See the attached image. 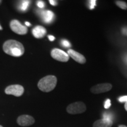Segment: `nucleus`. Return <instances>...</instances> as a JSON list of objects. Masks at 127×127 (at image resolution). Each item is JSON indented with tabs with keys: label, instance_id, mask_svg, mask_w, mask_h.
<instances>
[{
	"label": "nucleus",
	"instance_id": "nucleus-1",
	"mask_svg": "<svg viewBox=\"0 0 127 127\" xmlns=\"http://www.w3.org/2000/svg\"><path fill=\"white\" fill-rule=\"evenodd\" d=\"M3 50L7 54L17 57L23 55L25 51L23 44L14 39L5 41L3 45Z\"/></svg>",
	"mask_w": 127,
	"mask_h": 127
},
{
	"label": "nucleus",
	"instance_id": "nucleus-2",
	"mask_svg": "<svg viewBox=\"0 0 127 127\" xmlns=\"http://www.w3.org/2000/svg\"><path fill=\"white\" fill-rule=\"evenodd\" d=\"M57 79L54 75H48L42 78L38 83V87L41 91L48 93L52 91L57 85Z\"/></svg>",
	"mask_w": 127,
	"mask_h": 127
},
{
	"label": "nucleus",
	"instance_id": "nucleus-3",
	"mask_svg": "<svg viewBox=\"0 0 127 127\" xmlns=\"http://www.w3.org/2000/svg\"><path fill=\"white\" fill-rule=\"evenodd\" d=\"M86 105L82 102H76L69 104L66 108V111L70 114H78L85 112Z\"/></svg>",
	"mask_w": 127,
	"mask_h": 127
},
{
	"label": "nucleus",
	"instance_id": "nucleus-4",
	"mask_svg": "<svg viewBox=\"0 0 127 127\" xmlns=\"http://www.w3.org/2000/svg\"><path fill=\"white\" fill-rule=\"evenodd\" d=\"M10 28L16 34L19 35H25L27 33V27L24 26L18 20H12L10 23Z\"/></svg>",
	"mask_w": 127,
	"mask_h": 127
},
{
	"label": "nucleus",
	"instance_id": "nucleus-5",
	"mask_svg": "<svg viewBox=\"0 0 127 127\" xmlns=\"http://www.w3.org/2000/svg\"><path fill=\"white\" fill-rule=\"evenodd\" d=\"M51 55L54 60L61 62H67L69 59L67 53L58 48L53 49L51 52Z\"/></svg>",
	"mask_w": 127,
	"mask_h": 127
},
{
	"label": "nucleus",
	"instance_id": "nucleus-6",
	"mask_svg": "<svg viewBox=\"0 0 127 127\" xmlns=\"http://www.w3.org/2000/svg\"><path fill=\"white\" fill-rule=\"evenodd\" d=\"M24 88L20 85H9L6 88L5 93L6 94L12 95L15 96H20L23 94Z\"/></svg>",
	"mask_w": 127,
	"mask_h": 127
},
{
	"label": "nucleus",
	"instance_id": "nucleus-7",
	"mask_svg": "<svg viewBox=\"0 0 127 127\" xmlns=\"http://www.w3.org/2000/svg\"><path fill=\"white\" fill-rule=\"evenodd\" d=\"M112 85L109 83L99 84L91 88V92L93 94H101L108 92L112 89Z\"/></svg>",
	"mask_w": 127,
	"mask_h": 127
},
{
	"label": "nucleus",
	"instance_id": "nucleus-8",
	"mask_svg": "<svg viewBox=\"0 0 127 127\" xmlns=\"http://www.w3.org/2000/svg\"><path fill=\"white\" fill-rule=\"evenodd\" d=\"M35 123V120L32 117L28 115H21L17 119V123L22 127H28L32 125Z\"/></svg>",
	"mask_w": 127,
	"mask_h": 127
},
{
	"label": "nucleus",
	"instance_id": "nucleus-9",
	"mask_svg": "<svg viewBox=\"0 0 127 127\" xmlns=\"http://www.w3.org/2000/svg\"><path fill=\"white\" fill-rule=\"evenodd\" d=\"M68 55L69 57L70 56L73 60H75L77 63L79 64H83L86 63V59L83 55L81 54L80 53L78 52L73 50H68Z\"/></svg>",
	"mask_w": 127,
	"mask_h": 127
},
{
	"label": "nucleus",
	"instance_id": "nucleus-10",
	"mask_svg": "<svg viewBox=\"0 0 127 127\" xmlns=\"http://www.w3.org/2000/svg\"><path fill=\"white\" fill-rule=\"evenodd\" d=\"M32 32L33 35L36 38H41L45 36L46 33H47V30L44 27L38 25L34 28H33Z\"/></svg>",
	"mask_w": 127,
	"mask_h": 127
},
{
	"label": "nucleus",
	"instance_id": "nucleus-11",
	"mask_svg": "<svg viewBox=\"0 0 127 127\" xmlns=\"http://www.w3.org/2000/svg\"><path fill=\"white\" fill-rule=\"evenodd\" d=\"M113 122L112 120L102 118L98 120L95 122L93 124V127H111Z\"/></svg>",
	"mask_w": 127,
	"mask_h": 127
},
{
	"label": "nucleus",
	"instance_id": "nucleus-12",
	"mask_svg": "<svg viewBox=\"0 0 127 127\" xmlns=\"http://www.w3.org/2000/svg\"><path fill=\"white\" fill-rule=\"evenodd\" d=\"M41 17L44 22L45 23H50L54 20V14L51 11H44L41 12Z\"/></svg>",
	"mask_w": 127,
	"mask_h": 127
},
{
	"label": "nucleus",
	"instance_id": "nucleus-13",
	"mask_svg": "<svg viewBox=\"0 0 127 127\" xmlns=\"http://www.w3.org/2000/svg\"><path fill=\"white\" fill-rule=\"evenodd\" d=\"M19 5V8L22 11H26L27 10L29 5L30 4V1H22Z\"/></svg>",
	"mask_w": 127,
	"mask_h": 127
},
{
	"label": "nucleus",
	"instance_id": "nucleus-14",
	"mask_svg": "<svg viewBox=\"0 0 127 127\" xmlns=\"http://www.w3.org/2000/svg\"><path fill=\"white\" fill-rule=\"evenodd\" d=\"M115 4L120 8L123 9H127V4L125 2H124V1H116Z\"/></svg>",
	"mask_w": 127,
	"mask_h": 127
},
{
	"label": "nucleus",
	"instance_id": "nucleus-15",
	"mask_svg": "<svg viewBox=\"0 0 127 127\" xmlns=\"http://www.w3.org/2000/svg\"><path fill=\"white\" fill-rule=\"evenodd\" d=\"M111 101L110 99H108L106 100L105 102V104H104V108L105 109H108L109 107H111Z\"/></svg>",
	"mask_w": 127,
	"mask_h": 127
},
{
	"label": "nucleus",
	"instance_id": "nucleus-16",
	"mask_svg": "<svg viewBox=\"0 0 127 127\" xmlns=\"http://www.w3.org/2000/svg\"><path fill=\"white\" fill-rule=\"evenodd\" d=\"M90 2V8L91 9H93L94 8L95 6L96 5V1H95V0H91V1H89Z\"/></svg>",
	"mask_w": 127,
	"mask_h": 127
},
{
	"label": "nucleus",
	"instance_id": "nucleus-17",
	"mask_svg": "<svg viewBox=\"0 0 127 127\" xmlns=\"http://www.w3.org/2000/svg\"><path fill=\"white\" fill-rule=\"evenodd\" d=\"M62 44L63 46L65 47H70L71 44L69 43V42L67 40H63L62 41Z\"/></svg>",
	"mask_w": 127,
	"mask_h": 127
},
{
	"label": "nucleus",
	"instance_id": "nucleus-18",
	"mask_svg": "<svg viewBox=\"0 0 127 127\" xmlns=\"http://www.w3.org/2000/svg\"><path fill=\"white\" fill-rule=\"evenodd\" d=\"M119 101L121 102H127V95L126 96H123L118 99Z\"/></svg>",
	"mask_w": 127,
	"mask_h": 127
},
{
	"label": "nucleus",
	"instance_id": "nucleus-19",
	"mask_svg": "<svg viewBox=\"0 0 127 127\" xmlns=\"http://www.w3.org/2000/svg\"><path fill=\"white\" fill-rule=\"evenodd\" d=\"M37 5L38 7L41 8H42L44 7V5H45V4H44V2L43 1H39L37 2Z\"/></svg>",
	"mask_w": 127,
	"mask_h": 127
},
{
	"label": "nucleus",
	"instance_id": "nucleus-20",
	"mask_svg": "<svg viewBox=\"0 0 127 127\" xmlns=\"http://www.w3.org/2000/svg\"><path fill=\"white\" fill-rule=\"evenodd\" d=\"M49 2L52 5H54V6H55L57 5V2L56 1H53V0H50L49 1Z\"/></svg>",
	"mask_w": 127,
	"mask_h": 127
},
{
	"label": "nucleus",
	"instance_id": "nucleus-21",
	"mask_svg": "<svg viewBox=\"0 0 127 127\" xmlns=\"http://www.w3.org/2000/svg\"><path fill=\"white\" fill-rule=\"evenodd\" d=\"M48 37L49 39H50V41H54L55 40V37L53 35H48Z\"/></svg>",
	"mask_w": 127,
	"mask_h": 127
},
{
	"label": "nucleus",
	"instance_id": "nucleus-22",
	"mask_svg": "<svg viewBox=\"0 0 127 127\" xmlns=\"http://www.w3.org/2000/svg\"><path fill=\"white\" fill-rule=\"evenodd\" d=\"M123 33L124 34L126 35H127V27H125V28H124L123 29Z\"/></svg>",
	"mask_w": 127,
	"mask_h": 127
},
{
	"label": "nucleus",
	"instance_id": "nucleus-23",
	"mask_svg": "<svg viewBox=\"0 0 127 127\" xmlns=\"http://www.w3.org/2000/svg\"><path fill=\"white\" fill-rule=\"evenodd\" d=\"M25 24L26 26H28V27H30L31 26V24H30V23H28V22H25Z\"/></svg>",
	"mask_w": 127,
	"mask_h": 127
},
{
	"label": "nucleus",
	"instance_id": "nucleus-24",
	"mask_svg": "<svg viewBox=\"0 0 127 127\" xmlns=\"http://www.w3.org/2000/svg\"><path fill=\"white\" fill-rule=\"evenodd\" d=\"M125 109H126V111H127V102H126L125 104Z\"/></svg>",
	"mask_w": 127,
	"mask_h": 127
},
{
	"label": "nucleus",
	"instance_id": "nucleus-25",
	"mask_svg": "<svg viewBox=\"0 0 127 127\" xmlns=\"http://www.w3.org/2000/svg\"><path fill=\"white\" fill-rule=\"evenodd\" d=\"M118 127H127L125 126V125H119Z\"/></svg>",
	"mask_w": 127,
	"mask_h": 127
},
{
	"label": "nucleus",
	"instance_id": "nucleus-26",
	"mask_svg": "<svg viewBox=\"0 0 127 127\" xmlns=\"http://www.w3.org/2000/svg\"><path fill=\"white\" fill-rule=\"evenodd\" d=\"M2 27H1V25H0V30H2Z\"/></svg>",
	"mask_w": 127,
	"mask_h": 127
},
{
	"label": "nucleus",
	"instance_id": "nucleus-27",
	"mask_svg": "<svg viewBox=\"0 0 127 127\" xmlns=\"http://www.w3.org/2000/svg\"><path fill=\"white\" fill-rule=\"evenodd\" d=\"M1 2H2V1H1V0H0V4H1Z\"/></svg>",
	"mask_w": 127,
	"mask_h": 127
},
{
	"label": "nucleus",
	"instance_id": "nucleus-28",
	"mask_svg": "<svg viewBox=\"0 0 127 127\" xmlns=\"http://www.w3.org/2000/svg\"><path fill=\"white\" fill-rule=\"evenodd\" d=\"M0 127H3L2 126V125H0Z\"/></svg>",
	"mask_w": 127,
	"mask_h": 127
}]
</instances>
